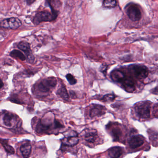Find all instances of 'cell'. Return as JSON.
Segmentation results:
<instances>
[{
    "mask_svg": "<svg viewBox=\"0 0 158 158\" xmlns=\"http://www.w3.org/2000/svg\"><path fill=\"white\" fill-rule=\"evenodd\" d=\"M108 125H109L108 124ZM110 126L111 127V126ZM111 127V135H112L114 139V140H119L120 139V136L122 135V130H121V128L117 125H114Z\"/></svg>",
    "mask_w": 158,
    "mask_h": 158,
    "instance_id": "4fadbf2b",
    "label": "cell"
},
{
    "mask_svg": "<svg viewBox=\"0 0 158 158\" xmlns=\"http://www.w3.org/2000/svg\"><path fill=\"white\" fill-rule=\"evenodd\" d=\"M151 102L148 101L140 102L135 105V110L139 118L147 119L150 116Z\"/></svg>",
    "mask_w": 158,
    "mask_h": 158,
    "instance_id": "6da1fadb",
    "label": "cell"
},
{
    "mask_svg": "<svg viewBox=\"0 0 158 158\" xmlns=\"http://www.w3.org/2000/svg\"><path fill=\"white\" fill-rule=\"evenodd\" d=\"M106 108L102 105L93 104L89 111V116L91 118L100 117L105 114Z\"/></svg>",
    "mask_w": 158,
    "mask_h": 158,
    "instance_id": "ba28073f",
    "label": "cell"
},
{
    "mask_svg": "<svg viewBox=\"0 0 158 158\" xmlns=\"http://www.w3.org/2000/svg\"><path fill=\"white\" fill-rule=\"evenodd\" d=\"M70 95H71V98H76L75 93L73 91H71L70 92Z\"/></svg>",
    "mask_w": 158,
    "mask_h": 158,
    "instance_id": "484cf974",
    "label": "cell"
},
{
    "mask_svg": "<svg viewBox=\"0 0 158 158\" xmlns=\"http://www.w3.org/2000/svg\"><path fill=\"white\" fill-rule=\"evenodd\" d=\"M123 149L121 147H113L108 150V155L110 158H119L121 157Z\"/></svg>",
    "mask_w": 158,
    "mask_h": 158,
    "instance_id": "8fae6325",
    "label": "cell"
},
{
    "mask_svg": "<svg viewBox=\"0 0 158 158\" xmlns=\"http://www.w3.org/2000/svg\"><path fill=\"white\" fill-rule=\"evenodd\" d=\"M2 144L3 145V147H4V148H5V150L8 153L14 154L15 153L14 149L11 146H10V145H8V144L5 143V142L2 143Z\"/></svg>",
    "mask_w": 158,
    "mask_h": 158,
    "instance_id": "44dd1931",
    "label": "cell"
},
{
    "mask_svg": "<svg viewBox=\"0 0 158 158\" xmlns=\"http://www.w3.org/2000/svg\"><path fill=\"white\" fill-rule=\"evenodd\" d=\"M3 83L2 82V80L1 79H0V89L2 88L3 87Z\"/></svg>",
    "mask_w": 158,
    "mask_h": 158,
    "instance_id": "4316f807",
    "label": "cell"
},
{
    "mask_svg": "<svg viewBox=\"0 0 158 158\" xmlns=\"http://www.w3.org/2000/svg\"><path fill=\"white\" fill-rule=\"evenodd\" d=\"M149 137L150 139L151 140H156L157 142V132H153L152 133V132H149Z\"/></svg>",
    "mask_w": 158,
    "mask_h": 158,
    "instance_id": "7402d4cb",
    "label": "cell"
},
{
    "mask_svg": "<svg viewBox=\"0 0 158 158\" xmlns=\"http://www.w3.org/2000/svg\"><path fill=\"white\" fill-rule=\"evenodd\" d=\"M84 139L89 143H94L98 137V131L95 129H87L84 131Z\"/></svg>",
    "mask_w": 158,
    "mask_h": 158,
    "instance_id": "9c48e42d",
    "label": "cell"
},
{
    "mask_svg": "<svg viewBox=\"0 0 158 158\" xmlns=\"http://www.w3.org/2000/svg\"><path fill=\"white\" fill-rule=\"evenodd\" d=\"M36 0H26L27 4L28 5H31Z\"/></svg>",
    "mask_w": 158,
    "mask_h": 158,
    "instance_id": "603a6c76",
    "label": "cell"
},
{
    "mask_svg": "<svg viewBox=\"0 0 158 158\" xmlns=\"http://www.w3.org/2000/svg\"><path fill=\"white\" fill-rule=\"evenodd\" d=\"M102 5L107 9H113L117 5L116 0H103Z\"/></svg>",
    "mask_w": 158,
    "mask_h": 158,
    "instance_id": "e0dca14e",
    "label": "cell"
},
{
    "mask_svg": "<svg viewBox=\"0 0 158 158\" xmlns=\"http://www.w3.org/2000/svg\"><path fill=\"white\" fill-rule=\"evenodd\" d=\"M128 18L133 22L139 21L141 18V12L139 6L135 3H128L125 8Z\"/></svg>",
    "mask_w": 158,
    "mask_h": 158,
    "instance_id": "277c9868",
    "label": "cell"
},
{
    "mask_svg": "<svg viewBox=\"0 0 158 158\" xmlns=\"http://www.w3.org/2000/svg\"><path fill=\"white\" fill-rule=\"evenodd\" d=\"M115 98V96L113 93L112 94H108L104 95L102 98L101 100L104 102H112L114 100Z\"/></svg>",
    "mask_w": 158,
    "mask_h": 158,
    "instance_id": "d6986e66",
    "label": "cell"
},
{
    "mask_svg": "<svg viewBox=\"0 0 158 158\" xmlns=\"http://www.w3.org/2000/svg\"><path fill=\"white\" fill-rule=\"evenodd\" d=\"M10 55L15 58H18L22 61H24L26 60V56L20 51L17 50H14L11 52Z\"/></svg>",
    "mask_w": 158,
    "mask_h": 158,
    "instance_id": "2e32d148",
    "label": "cell"
},
{
    "mask_svg": "<svg viewBox=\"0 0 158 158\" xmlns=\"http://www.w3.org/2000/svg\"><path fill=\"white\" fill-rule=\"evenodd\" d=\"M18 48L23 51L27 54V56L32 54L30 44L27 41H21L18 45Z\"/></svg>",
    "mask_w": 158,
    "mask_h": 158,
    "instance_id": "7c38bea8",
    "label": "cell"
},
{
    "mask_svg": "<svg viewBox=\"0 0 158 158\" xmlns=\"http://www.w3.org/2000/svg\"><path fill=\"white\" fill-rule=\"evenodd\" d=\"M57 94L64 100H69V95L65 87H61L57 91Z\"/></svg>",
    "mask_w": 158,
    "mask_h": 158,
    "instance_id": "9a60e30c",
    "label": "cell"
},
{
    "mask_svg": "<svg viewBox=\"0 0 158 158\" xmlns=\"http://www.w3.org/2000/svg\"><path fill=\"white\" fill-rule=\"evenodd\" d=\"M66 78L69 84L71 85H74L77 83V80L71 74H68L66 75Z\"/></svg>",
    "mask_w": 158,
    "mask_h": 158,
    "instance_id": "ffe728a7",
    "label": "cell"
},
{
    "mask_svg": "<svg viewBox=\"0 0 158 158\" xmlns=\"http://www.w3.org/2000/svg\"><path fill=\"white\" fill-rule=\"evenodd\" d=\"M14 118V116L11 114L8 113L5 114L3 118V121L5 125L8 127L11 126Z\"/></svg>",
    "mask_w": 158,
    "mask_h": 158,
    "instance_id": "ac0fdd59",
    "label": "cell"
},
{
    "mask_svg": "<svg viewBox=\"0 0 158 158\" xmlns=\"http://www.w3.org/2000/svg\"><path fill=\"white\" fill-rule=\"evenodd\" d=\"M57 85V80L54 77H49L44 79L39 85L38 89L40 92H47L51 89L55 87Z\"/></svg>",
    "mask_w": 158,
    "mask_h": 158,
    "instance_id": "8992f818",
    "label": "cell"
},
{
    "mask_svg": "<svg viewBox=\"0 0 158 158\" xmlns=\"http://www.w3.org/2000/svg\"><path fill=\"white\" fill-rule=\"evenodd\" d=\"M145 138L141 135H135L131 136L128 140L129 147L132 149H135L143 145Z\"/></svg>",
    "mask_w": 158,
    "mask_h": 158,
    "instance_id": "52a82bcc",
    "label": "cell"
},
{
    "mask_svg": "<svg viewBox=\"0 0 158 158\" xmlns=\"http://www.w3.org/2000/svg\"><path fill=\"white\" fill-rule=\"evenodd\" d=\"M151 92L152 94H155L156 95H158V88H157V87H156L155 88L152 89L151 90Z\"/></svg>",
    "mask_w": 158,
    "mask_h": 158,
    "instance_id": "cb8c5ba5",
    "label": "cell"
},
{
    "mask_svg": "<svg viewBox=\"0 0 158 158\" xmlns=\"http://www.w3.org/2000/svg\"><path fill=\"white\" fill-rule=\"evenodd\" d=\"M58 15L50 13L47 11L39 12L34 16L33 23L35 25L37 26L43 22H51L55 20Z\"/></svg>",
    "mask_w": 158,
    "mask_h": 158,
    "instance_id": "7a4b0ae2",
    "label": "cell"
},
{
    "mask_svg": "<svg viewBox=\"0 0 158 158\" xmlns=\"http://www.w3.org/2000/svg\"><path fill=\"white\" fill-rule=\"evenodd\" d=\"M78 139L77 134L75 132L73 134V135H70L66 137H64L62 139V143L65 146L73 147L77 145L78 143Z\"/></svg>",
    "mask_w": 158,
    "mask_h": 158,
    "instance_id": "30bf717a",
    "label": "cell"
},
{
    "mask_svg": "<svg viewBox=\"0 0 158 158\" xmlns=\"http://www.w3.org/2000/svg\"><path fill=\"white\" fill-rule=\"evenodd\" d=\"M22 25L21 20L17 17L4 19L0 23V27L5 29L16 30Z\"/></svg>",
    "mask_w": 158,
    "mask_h": 158,
    "instance_id": "5b68a950",
    "label": "cell"
},
{
    "mask_svg": "<svg viewBox=\"0 0 158 158\" xmlns=\"http://www.w3.org/2000/svg\"><path fill=\"white\" fill-rule=\"evenodd\" d=\"M32 147L28 144H24L21 146L20 150L23 154V156L25 158H27L29 157L31 153Z\"/></svg>",
    "mask_w": 158,
    "mask_h": 158,
    "instance_id": "5bb4252c",
    "label": "cell"
},
{
    "mask_svg": "<svg viewBox=\"0 0 158 158\" xmlns=\"http://www.w3.org/2000/svg\"><path fill=\"white\" fill-rule=\"evenodd\" d=\"M130 73L137 79H144L148 76V68L141 64H132L128 67Z\"/></svg>",
    "mask_w": 158,
    "mask_h": 158,
    "instance_id": "3957f363",
    "label": "cell"
},
{
    "mask_svg": "<svg viewBox=\"0 0 158 158\" xmlns=\"http://www.w3.org/2000/svg\"><path fill=\"white\" fill-rule=\"evenodd\" d=\"M107 67L106 66H102V68L101 69V72H102L103 73H106V72H107Z\"/></svg>",
    "mask_w": 158,
    "mask_h": 158,
    "instance_id": "d4e9b609",
    "label": "cell"
}]
</instances>
